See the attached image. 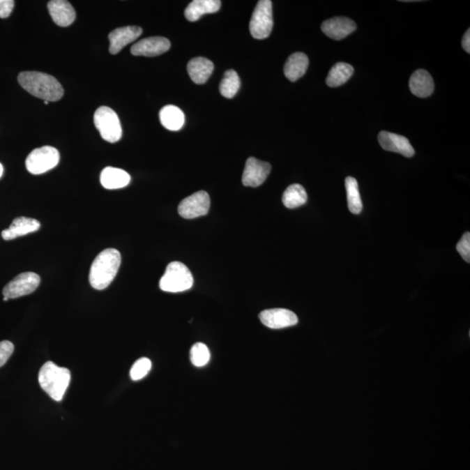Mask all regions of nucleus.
Returning a JSON list of instances; mask_svg holds the SVG:
<instances>
[{
	"label": "nucleus",
	"instance_id": "2f4dec72",
	"mask_svg": "<svg viewBox=\"0 0 470 470\" xmlns=\"http://www.w3.org/2000/svg\"><path fill=\"white\" fill-rule=\"evenodd\" d=\"M14 3L13 0H0V17L6 19L12 13Z\"/></svg>",
	"mask_w": 470,
	"mask_h": 470
},
{
	"label": "nucleus",
	"instance_id": "5701e85b",
	"mask_svg": "<svg viewBox=\"0 0 470 470\" xmlns=\"http://www.w3.org/2000/svg\"><path fill=\"white\" fill-rule=\"evenodd\" d=\"M161 124L165 128L170 131H179L185 124V115L180 108L172 106H166L160 112Z\"/></svg>",
	"mask_w": 470,
	"mask_h": 470
},
{
	"label": "nucleus",
	"instance_id": "20e7f679",
	"mask_svg": "<svg viewBox=\"0 0 470 470\" xmlns=\"http://www.w3.org/2000/svg\"><path fill=\"white\" fill-rule=\"evenodd\" d=\"M192 285L194 277L190 270L180 261L171 262L160 282V289L168 293L184 292Z\"/></svg>",
	"mask_w": 470,
	"mask_h": 470
},
{
	"label": "nucleus",
	"instance_id": "dca6fc26",
	"mask_svg": "<svg viewBox=\"0 0 470 470\" xmlns=\"http://www.w3.org/2000/svg\"><path fill=\"white\" fill-rule=\"evenodd\" d=\"M48 10L52 20L59 26H71L76 19V13L71 3L66 0H52L48 2Z\"/></svg>",
	"mask_w": 470,
	"mask_h": 470
},
{
	"label": "nucleus",
	"instance_id": "c756f323",
	"mask_svg": "<svg viewBox=\"0 0 470 470\" xmlns=\"http://www.w3.org/2000/svg\"><path fill=\"white\" fill-rule=\"evenodd\" d=\"M457 249L466 262L470 261V234L465 233L464 236L458 242Z\"/></svg>",
	"mask_w": 470,
	"mask_h": 470
},
{
	"label": "nucleus",
	"instance_id": "f257e3e1",
	"mask_svg": "<svg viewBox=\"0 0 470 470\" xmlns=\"http://www.w3.org/2000/svg\"><path fill=\"white\" fill-rule=\"evenodd\" d=\"M17 82L26 92L44 101H58L64 96V89L57 79L47 73L23 72L17 77Z\"/></svg>",
	"mask_w": 470,
	"mask_h": 470
},
{
	"label": "nucleus",
	"instance_id": "f3484780",
	"mask_svg": "<svg viewBox=\"0 0 470 470\" xmlns=\"http://www.w3.org/2000/svg\"><path fill=\"white\" fill-rule=\"evenodd\" d=\"M40 229V223L37 220L19 217L13 220L8 229L3 231L1 236L5 241H12L28 234L36 232Z\"/></svg>",
	"mask_w": 470,
	"mask_h": 470
},
{
	"label": "nucleus",
	"instance_id": "bb28decb",
	"mask_svg": "<svg viewBox=\"0 0 470 470\" xmlns=\"http://www.w3.org/2000/svg\"><path fill=\"white\" fill-rule=\"evenodd\" d=\"M240 87L241 79L238 73L234 70L227 71L220 85V92L222 96L227 99H232L238 93Z\"/></svg>",
	"mask_w": 470,
	"mask_h": 470
},
{
	"label": "nucleus",
	"instance_id": "393cba45",
	"mask_svg": "<svg viewBox=\"0 0 470 470\" xmlns=\"http://www.w3.org/2000/svg\"><path fill=\"white\" fill-rule=\"evenodd\" d=\"M308 195L306 190L300 184L289 185L284 192L282 202L287 209H293L306 204Z\"/></svg>",
	"mask_w": 470,
	"mask_h": 470
},
{
	"label": "nucleus",
	"instance_id": "2eb2a0df",
	"mask_svg": "<svg viewBox=\"0 0 470 470\" xmlns=\"http://www.w3.org/2000/svg\"><path fill=\"white\" fill-rule=\"evenodd\" d=\"M142 34V28L139 26H125L117 28L109 34V52L112 54H118L123 48L135 41Z\"/></svg>",
	"mask_w": 470,
	"mask_h": 470
},
{
	"label": "nucleus",
	"instance_id": "a211bd4d",
	"mask_svg": "<svg viewBox=\"0 0 470 470\" xmlns=\"http://www.w3.org/2000/svg\"><path fill=\"white\" fill-rule=\"evenodd\" d=\"M434 84L432 77L426 70H417L409 79V89L414 96L419 98L430 97L433 93Z\"/></svg>",
	"mask_w": 470,
	"mask_h": 470
},
{
	"label": "nucleus",
	"instance_id": "39448f33",
	"mask_svg": "<svg viewBox=\"0 0 470 470\" xmlns=\"http://www.w3.org/2000/svg\"><path fill=\"white\" fill-rule=\"evenodd\" d=\"M94 125L103 139L115 143L121 139L122 128L118 115L107 107L98 108L94 114Z\"/></svg>",
	"mask_w": 470,
	"mask_h": 470
},
{
	"label": "nucleus",
	"instance_id": "0eeeda50",
	"mask_svg": "<svg viewBox=\"0 0 470 470\" xmlns=\"http://www.w3.org/2000/svg\"><path fill=\"white\" fill-rule=\"evenodd\" d=\"M59 162V153L55 147L45 146L36 149L27 156L26 169L31 174H42L54 168Z\"/></svg>",
	"mask_w": 470,
	"mask_h": 470
},
{
	"label": "nucleus",
	"instance_id": "f03ea898",
	"mask_svg": "<svg viewBox=\"0 0 470 470\" xmlns=\"http://www.w3.org/2000/svg\"><path fill=\"white\" fill-rule=\"evenodd\" d=\"M121 255L117 249L107 248L94 259L91 266L89 282L94 289L103 290L110 285L117 275Z\"/></svg>",
	"mask_w": 470,
	"mask_h": 470
},
{
	"label": "nucleus",
	"instance_id": "6ab92c4d",
	"mask_svg": "<svg viewBox=\"0 0 470 470\" xmlns=\"http://www.w3.org/2000/svg\"><path fill=\"white\" fill-rule=\"evenodd\" d=\"M215 65L209 59L202 57L192 59L188 65V71L191 79L195 84L202 85L208 82L212 75Z\"/></svg>",
	"mask_w": 470,
	"mask_h": 470
},
{
	"label": "nucleus",
	"instance_id": "412c9836",
	"mask_svg": "<svg viewBox=\"0 0 470 470\" xmlns=\"http://www.w3.org/2000/svg\"><path fill=\"white\" fill-rule=\"evenodd\" d=\"M131 181V176L119 168L107 167L101 172L100 183L105 188L113 190L126 187Z\"/></svg>",
	"mask_w": 470,
	"mask_h": 470
},
{
	"label": "nucleus",
	"instance_id": "c85d7f7f",
	"mask_svg": "<svg viewBox=\"0 0 470 470\" xmlns=\"http://www.w3.org/2000/svg\"><path fill=\"white\" fill-rule=\"evenodd\" d=\"M152 368V363L147 358H142L133 364L130 371V377L132 381H139L146 377Z\"/></svg>",
	"mask_w": 470,
	"mask_h": 470
},
{
	"label": "nucleus",
	"instance_id": "b1692460",
	"mask_svg": "<svg viewBox=\"0 0 470 470\" xmlns=\"http://www.w3.org/2000/svg\"><path fill=\"white\" fill-rule=\"evenodd\" d=\"M354 73V68L347 63L339 62L335 64L329 71L326 83L331 87H338L344 85L351 78Z\"/></svg>",
	"mask_w": 470,
	"mask_h": 470
},
{
	"label": "nucleus",
	"instance_id": "c9c22d12",
	"mask_svg": "<svg viewBox=\"0 0 470 470\" xmlns=\"http://www.w3.org/2000/svg\"><path fill=\"white\" fill-rule=\"evenodd\" d=\"M44 104H45V105H48V104H49V101H44Z\"/></svg>",
	"mask_w": 470,
	"mask_h": 470
},
{
	"label": "nucleus",
	"instance_id": "473e14b6",
	"mask_svg": "<svg viewBox=\"0 0 470 470\" xmlns=\"http://www.w3.org/2000/svg\"><path fill=\"white\" fill-rule=\"evenodd\" d=\"M462 47H464L465 52H467L468 54L470 52V30L468 29L466 31L464 38L462 40Z\"/></svg>",
	"mask_w": 470,
	"mask_h": 470
},
{
	"label": "nucleus",
	"instance_id": "6e6552de",
	"mask_svg": "<svg viewBox=\"0 0 470 470\" xmlns=\"http://www.w3.org/2000/svg\"><path fill=\"white\" fill-rule=\"evenodd\" d=\"M40 284V277L33 272H26L17 275L15 278L3 287V296L8 299H16L33 293Z\"/></svg>",
	"mask_w": 470,
	"mask_h": 470
},
{
	"label": "nucleus",
	"instance_id": "72a5a7b5",
	"mask_svg": "<svg viewBox=\"0 0 470 470\" xmlns=\"http://www.w3.org/2000/svg\"><path fill=\"white\" fill-rule=\"evenodd\" d=\"M3 173V167L2 166V164L0 163V178L2 177Z\"/></svg>",
	"mask_w": 470,
	"mask_h": 470
},
{
	"label": "nucleus",
	"instance_id": "aec40b11",
	"mask_svg": "<svg viewBox=\"0 0 470 470\" xmlns=\"http://www.w3.org/2000/svg\"><path fill=\"white\" fill-rule=\"evenodd\" d=\"M222 6L220 0H194L185 10V17L190 22L199 20L204 14L215 13Z\"/></svg>",
	"mask_w": 470,
	"mask_h": 470
},
{
	"label": "nucleus",
	"instance_id": "423d86ee",
	"mask_svg": "<svg viewBox=\"0 0 470 470\" xmlns=\"http://www.w3.org/2000/svg\"><path fill=\"white\" fill-rule=\"evenodd\" d=\"M273 26V3L261 0L256 6L249 24V30L256 40H264L272 33Z\"/></svg>",
	"mask_w": 470,
	"mask_h": 470
},
{
	"label": "nucleus",
	"instance_id": "1a4fd4ad",
	"mask_svg": "<svg viewBox=\"0 0 470 470\" xmlns=\"http://www.w3.org/2000/svg\"><path fill=\"white\" fill-rule=\"evenodd\" d=\"M210 209V197L208 192L199 191L185 198L180 203L178 212L185 219H195L208 215Z\"/></svg>",
	"mask_w": 470,
	"mask_h": 470
},
{
	"label": "nucleus",
	"instance_id": "9d476101",
	"mask_svg": "<svg viewBox=\"0 0 470 470\" xmlns=\"http://www.w3.org/2000/svg\"><path fill=\"white\" fill-rule=\"evenodd\" d=\"M270 171L271 166L269 163L255 159L254 157L248 158L242 175V183L245 187L257 188L266 180Z\"/></svg>",
	"mask_w": 470,
	"mask_h": 470
},
{
	"label": "nucleus",
	"instance_id": "f704fd0d",
	"mask_svg": "<svg viewBox=\"0 0 470 470\" xmlns=\"http://www.w3.org/2000/svg\"><path fill=\"white\" fill-rule=\"evenodd\" d=\"M3 301H8L9 299H8V298L3 297Z\"/></svg>",
	"mask_w": 470,
	"mask_h": 470
},
{
	"label": "nucleus",
	"instance_id": "4be33fe9",
	"mask_svg": "<svg viewBox=\"0 0 470 470\" xmlns=\"http://www.w3.org/2000/svg\"><path fill=\"white\" fill-rule=\"evenodd\" d=\"M308 58L303 52H296L287 59L284 73L290 82H296L306 73L308 68Z\"/></svg>",
	"mask_w": 470,
	"mask_h": 470
},
{
	"label": "nucleus",
	"instance_id": "7ed1b4c3",
	"mask_svg": "<svg viewBox=\"0 0 470 470\" xmlns=\"http://www.w3.org/2000/svg\"><path fill=\"white\" fill-rule=\"evenodd\" d=\"M70 381L71 373L68 368L59 367L52 361L45 363L38 373L40 387L56 402H61L64 397Z\"/></svg>",
	"mask_w": 470,
	"mask_h": 470
},
{
	"label": "nucleus",
	"instance_id": "9b49d317",
	"mask_svg": "<svg viewBox=\"0 0 470 470\" xmlns=\"http://www.w3.org/2000/svg\"><path fill=\"white\" fill-rule=\"evenodd\" d=\"M259 317L263 325L272 329L292 327L298 324L297 315L285 308H273L262 311Z\"/></svg>",
	"mask_w": 470,
	"mask_h": 470
},
{
	"label": "nucleus",
	"instance_id": "f8f14e48",
	"mask_svg": "<svg viewBox=\"0 0 470 470\" xmlns=\"http://www.w3.org/2000/svg\"><path fill=\"white\" fill-rule=\"evenodd\" d=\"M378 140L382 149L388 152L397 153L407 158L415 156V149L404 136L382 131L379 133Z\"/></svg>",
	"mask_w": 470,
	"mask_h": 470
},
{
	"label": "nucleus",
	"instance_id": "4468645a",
	"mask_svg": "<svg viewBox=\"0 0 470 470\" xmlns=\"http://www.w3.org/2000/svg\"><path fill=\"white\" fill-rule=\"evenodd\" d=\"M321 30L328 37L342 40L356 30V24L346 17H335L324 21Z\"/></svg>",
	"mask_w": 470,
	"mask_h": 470
},
{
	"label": "nucleus",
	"instance_id": "ddd939ff",
	"mask_svg": "<svg viewBox=\"0 0 470 470\" xmlns=\"http://www.w3.org/2000/svg\"><path fill=\"white\" fill-rule=\"evenodd\" d=\"M170 41L163 37H150L139 40L132 45L131 52L135 56H145L154 57L165 54L169 50Z\"/></svg>",
	"mask_w": 470,
	"mask_h": 470
},
{
	"label": "nucleus",
	"instance_id": "7c9ffc66",
	"mask_svg": "<svg viewBox=\"0 0 470 470\" xmlns=\"http://www.w3.org/2000/svg\"><path fill=\"white\" fill-rule=\"evenodd\" d=\"M14 351V346L9 341L0 342V367L6 363Z\"/></svg>",
	"mask_w": 470,
	"mask_h": 470
},
{
	"label": "nucleus",
	"instance_id": "cd10ccee",
	"mask_svg": "<svg viewBox=\"0 0 470 470\" xmlns=\"http://www.w3.org/2000/svg\"><path fill=\"white\" fill-rule=\"evenodd\" d=\"M190 359L192 365L195 367H202L206 366L210 361V351L204 343L198 342L192 347Z\"/></svg>",
	"mask_w": 470,
	"mask_h": 470
},
{
	"label": "nucleus",
	"instance_id": "a878e982",
	"mask_svg": "<svg viewBox=\"0 0 470 470\" xmlns=\"http://www.w3.org/2000/svg\"><path fill=\"white\" fill-rule=\"evenodd\" d=\"M345 187L349 209L354 215H359L363 211V206L357 181L353 177L346 178Z\"/></svg>",
	"mask_w": 470,
	"mask_h": 470
}]
</instances>
